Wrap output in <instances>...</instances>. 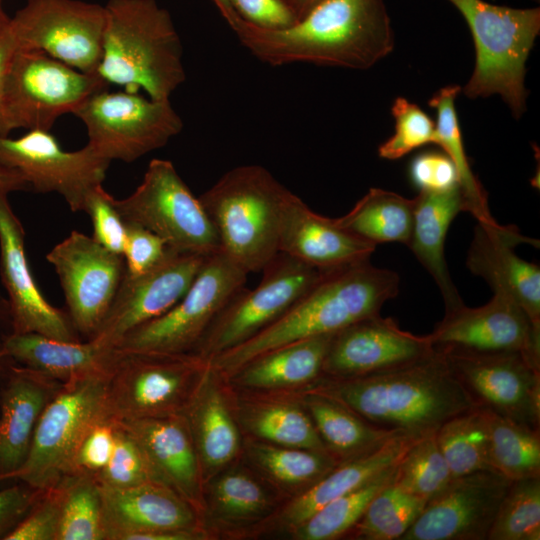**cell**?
<instances>
[{
    "label": "cell",
    "mask_w": 540,
    "mask_h": 540,
    "mask_svg": "<svg viewBox=\"0 0 540 540\" xmlns=\"http://www.w3.org/2000/svg\"><path fill=\"white\" fill-rule=\"evenodd\" d=\"M206 257L170 248L152 270L136 276L125 272L108 313L91 339L117 347L127 333L168 311L189 289Z\"/></svg>",
    "instance_id": "obj_20"
},
{
    "label": "cell",
    "mask_w": 540,
    "mask_h": 540,
    "mask_svg": "<svg viewBox=\"0 0 540 540\" xmlns=\"http://www.w3.org/2000/svg\"><path fill=\"white\" fill-rule=\"evenodd\" d=\"M98 75L127 92L170 100L186 80L183 46L170 13L156 0H109Z\"/></svg>",
    "instance_id": "obj_4"
},
{
    "label": "cell",
    "mask_w": 540,
    "mask_h": 540,
    "mask_svg": "<svg viewBox=\"0 0 540 540\" xmlns=\"http://www.w3.org/2000/svg\"><path fill=\"white\" fill-rule=\"evenodd\" d=\"M327 396L388 431L428 435L451 417L476 407L442 354L356 378L321 376L305 388Z\"/></svg>",
    "instance_id": "obj_2"
},
{
    "label": "cell",
    "mask_w": 540,
    "mask_h": 540,
    "mask_svg": "<svg viewBox=\"0 0 540 540\" xmlns=\"http://www.w3.org/2000/svg\"><path fill=\"white\" fill-rule=\"evenodd\" d=\"M210 362L183 416L199 457L204 482L232 462L240 450L239 430Z\"/></svg>",
    "instance_id": "obj_31"
},
{
    "label": "cell",
    "mask_w": 540,
    "mask_h": 540,
    "mask_svg": "<svg viewBox=\"0 0 540 540\" xmlns=\"http://www.w3.org/2000/svg\"><path fill=\"white\" fill-rule=\"evenodd\" d=\"M248 452L252 462L269 478L280 485L296 487L300 493L339 463L326 452L264 441L250 442Z\"/></svg>",
    "instance_id": "obj_39"
},
{
    "label": "cell",
    "mask_w": 540,
    "mask_h": 540,
    "mask_svg": "<svg viewBox=\"0 0 540 540\" xmlns=\"http://www.w3.org/2000/svg\"><path fill=\"white\" fill-rule=\"evenodd\" d=\"M400 277L369 260L328 270L284 315L242 344L209 359L229 378L257 356L299 340L335 334L380 313L399 293Z\"/></svg>",
    "instance_id": "obj_3"
},
{
    "label": "cell",
    "mask_w": 540,
    "mask_h": 540,
    "mask_svg": "<svg viewBox=\"0 0 540 540\" xmlns=\"http://www.w3.org/2000/svg\"><path fill=\"white\" fill-rule=\"evenodd\" d=\"M94 477L99 485L114 488L146 482L160 483L140 444L119 421H115L111 457L106 466Z\"/></svg>",
    "instance_id": "obj_46"
},
{
    "label": "cell",
    "mask_w": 540,
    "mask_h": 540,
    "mask_svg": "<svg viewBox=\"0 0 540 540\" xmlns=\"http://www.w3.org/2000/svg\"><path fill=\"white\" fill-rule=\"evenodd\" d=\"M58 484L62 502L57 540H105L101 490L95 477L74 473Z\"/></svg>",
    "instance_id": "obj_42"
},
{
    "label": "cell",
    "mask_w": 540,
    "mask_h": 540,
    "mask_svg": "<svg viewBox=\"0 0 540 540\" xmlns=\"http://www.w3.org/2000/svg\"><path fill=\"white\" fill-rule=\"evenodd\" d=\"M74 115L84 123L87 145L96 154L127 163L164 147L184 126L170 100L125 90L94 93Z\"/></svg>",
    "instance_id": "obj_11"
},
{
    "label": "cell",
    "mask_w": 540,
    "mask_h": 540,
    "mask_svg": "<svg viewBox=\"0 0 540 540\" xmlns=\"http://www.w3.org/2000/svg\"><path fill=\"white\" fill-rule=\"evenodd\" d=\"M261 272L254 289L244 285L228 300L192 353L211 359L252 338L284 315L326 271L278 252Z\"/></svg>",
    "instance_id": "obj_13"
},
{
    "label": "cell",
    "mask_w": 540,
    "mask_h": 540,
    "mask_svg": "<svg viewBox=\"0 0 540 540\" xmlns=\"http://www.w3.org/2000/svg\"><path fill=\"white\" fill-rule=\"evenodd\" d=\"M7 196L0 191V273L9 296L11 333L81 341L67 311L52 306L35 283L25 255L24 229Z\"/></svg>",
    "instance_id": "obj_22"
},
{
    "label": "cell",
    "mask_w": 540,
    "mask_h": 540,
    "mask_svg": "<svg viewBox=\"0 0 540 540\" xmlns=\"http://www.w3.org/2000/svg\"><path fill=\"white\" fill-rule=\"evenodd\" d=\"M427 337L437 353L516 351L540 360V326L500 294L480 307L445 311Z\"/></svg>",
    "instance_id": "obj_19"
},
{
    "label": "cell",
    "mask_w": 540,
    "mask_h": 540,
    "mask_svg": "<svg viewBox=\"0 0 540 540\" xmlns=\"http://www.w3.org/2000/svg\"><path fill=\"white\" fill-rule=\"evenodd\" d=\"M100 490L105 540H128L150 531H204L197 510L161 483L124 488L100 485Z\"/></svg>",
    "instance_id": "obj_24"
},
{
    "label": "cell",
    "mask_w": 540,
    "mask_h": 540,
    "mask_svg": "<svg viewBox=\"0 0 540 540\" xmlns=\"http://www.w3.org/2000/svg\"><path fill=\"white\" fill-rule=\"evenodd\" d=\"M217 7L219 13L228 24L230 29L234 32L240 22L243 20L235 12L228 0H211Z\"/></svg>",
    "instance_id": "obj_57"
},
{
    "label": "cell",
    "mask_w": 540,
    "mask_h": 540,
    "mask_svg": "<svg viewBox=\"0 0 540 540\" xmlns=\"http://www.w3.org/2000/svg\"><path fill=\"white\" fill-rule=\"evenodd\" d=\"M289 189L265 167L240 165L198 198L217 234L221 252L249 273L277 255L283 201Z\"/></svg>",
    "instance_id": "obj_5"
},
{
    "label": "cell",
    "mask_w": 540,
    "mask_h": 540,
    "mask_svg": "<svg viewBox=\"0 0 540 540\" xmlns=\"http://www.w3.org/2000/svg\"><path fill=\"white\" fill-rule=\"evenodd\" d=\"M540 539V476L512 480L488 540Z\"/></svg>",
    "instance_id": "obj_43"
},
{
    "label": "cell",
    "mask_w": 540,
    "mask_h": 540,
    "mask_svg": "<svg viewBox=\"0 0 540 540\" xmlns=\"http://www.w3.org/2000/svg\"><path fill=\"white\" fill-rule=\"evenodd\" d=\"M43 491L20 481L0 490V540L20 524Z\"/></svg>",
    "instance_id": "obj_54"
},
{
    "label": "cell",
    "mask_w": 540,
    "mask_h": 540,
    "mask_svg": "<svg viewBox=\"0 0 540 540\" xmlns=\"http://www.w3.org/2000/svg\"><path fill=\"white\" fill-rule=\"evenodd\" d=\"M234 33L253 57L272 67L367 70L395 46L385 0H322L288 28L262 29L242 20Z\"/></svg>",
    "instance_id": "obj_1"
},
{
    "label": "cell",
    "mask_w": 540,
    "mask_h": 540,
    "mask_svg": "<svg viewBox=\"0 0 540 540\" xmlns=\"http://www.w3.org/2000/svg\"><path fill=\"white\" fill-rule=\"evenodd\" d=\"M420 437L422 436L398 433L363 454L339 462L283 509L280 522L287 528H295L330 501L396 466Z\"/></svg>",
    "instance_id": "obj_29"
},
{
    "label": "cell",
    "mask_w": 540,
    "mask_h": 540,
    "mask_svg": "<svg viewBox=\"0 0 540 540\" xmlns=\"http://www.w3.org/2000/svg\"><path fill=\"white\" fill-rule=\"evenodd\" d=\"M376 246L321 216L292 191L280 212L278 250L319 270L328 271L370 259Z\"/></svg>",
    "instance_id": "obj_25"
},
{
    "label": "cell",
    "mask_w": 540,
    "mask_h": 540,
    "mask_svg": "<svg viewBox=\"0 0 540 540\" xmlns=\"http://www.w3.org/2000/svg\"><path fill=\"white\" fill-rule=\"evenodd\" d=\"M395 470L396 466L330 501L293 528V536L299 540L344 538L361 518L376 494L394 480Z\"/></svg>",
    "instance_id": "obj_41"
},
{
    "label": "cell",
    "mask_w": 540,
    "mask_h": 540,
    "mask_svg": "<svg viewBox=\"0 0 540 540\" xmlns=\"http://www.w3.org/2000/svg\"><path fill=\"white\" fill-rule=\"evenodd\" d=\"M63 383L11 361L0 382V483L25 462L39 419Z\"/></svg>",
    "instance_id": "obj_26"
},
{
    "label": "cell",
    "mask_w": 540,
    "mask_h": 540,
    "mask_svg": "<svg viewBox=\"0 0 540 540\" xmlns=\"http://www.w3.org/2000/svg\"><path fill=\"white\" fill-rule=\"evenodd\" d=\"M17 48L15 37L8 23L0 32V105L7 71Z\"/></svg>",
    "instance_id": "obj_55"
},
{
    "label": "cell",
    "mask_w": 540,
    "mask_h": 540,
    "mask_svg": "<svg viewBox=\"0 0 540 540\" xmlns=\"http://www.w3.org/2000/svg\"><path fill=\"white\" fill-rule=\"evenodd\" d=\"M426 502L427 499L408 492L393 480L376 494L344 538L401 540Z\"/></svg>",
    "instance_id": "obj_40"
},
{
    "label": "cell",
    "mask_w": 540,
    "mask_h": 540,
    "mask_svg": "<svg viewBox=\"0 0 540 540\" xmlns=\"http://www.w3.org/2000/svg\"><path fill=\"white\" fill-rule=\"evenodd\" d=\"M531 1L536 2V3H539L540 0H531Z\"/></svg>",
    "instance_id": "obj_60"
},
{
    "label": "cell",
    "mask_w": 540,
    "mask_h": 540,
    "mask_svg": "<svg viewBox=\"0 0 540 540\" xmlns=\"http://www.w3.org/2000/svg\"><path fill=\"white\" fill-rule=\"evenodd\" d=\"M110 163L88 145L65 151L49 131L28 130L19 138L0 136V164L20 173L31 190L60 194L74 212L83 211L87 196L102 185Z\"/></svg>",
    "instance_id": "obj_16"
},
{
    "label": "cell",
    "mask_w": 540,
    "mask_h": 540,
    "mask_svg": "<svg viewBox=\"0 0 540 540\" xmlns=\"http://www.w3.org/2000/svg\"><path fill=\"white\" fill-rule=\"evenodd\" d=\"M245 22L268 30L285 29L297 17L285 0H228Z\"/></svg>",
    "instance_id": "obj_53"
},
{
    "label": "cell",
    "mask_w": 540,
    "mask_h": 540,
    "mask_svg": "<svg viewBox=\"0 0 540 540\" xmlns=\"http://www.w3.org/2000/svg\"><path fill=\"white\" fill-rule=\"evenodd\" d=\"M60 485L45 489L20 524L5 540H57L61 518Z\"/></svg>",
    "instance_id": "obj_49"
},
{
    "label": "cell",
    "mask_w": 540,
    "mask_h": 540,
    "mask_svg": "<svg viewBox=\"0 0 540 540\" xmlns=\"http://www.w3.org/2000/svg\"><path fill=\"white\" fill-rule=\"evenodd\" d=\"M453 478L435 433L420 437L396 465L394 481L425 499L442 490Z\"/></svg>",
    "instance_id": "obj_45"
},
{
    "label": "cell",
    "mask_w": 540,
    "mask_h": 540,
    "mask_svg": "<svg viewBox=\"0 0 540 540\" xmlns=\"http://www.w3.org/2000/svg\"><path fill=\"white\" fill-rule=\"evenodd\" d=\"M300 400L327 452L338 462L363 454L401 433L376 427L319 393L304 390Z\"/></svg>",
    "instance_id": "obj_33"
},
{
    "label": "cell",
    "mask_w": 540,
    "mask_h": 540,
    "mask_svg": "<svg viewBox=\"0 0 540 540\" xmlns=\"http://www.w3.org/2000/svg\"><path fill=\"white\" fill-rule=\"evenodd\" d=\"M108 84L37 50L19 49L10 62L0 105V136L16 129L50 131Z\"/></svg>",
    "instance_id": "obj_7"
},
{
    "label": "cell",
    "mask_w": 540,
    "mask_h": 540,
    "mask_svg": "<svg viewBox=\"0 0 540 540\" xmlns=\"http://www.w3.org/2000/svg\"><path fill=\"white\" fill-rule=\"evenodd\" d=\"M10 18L3 9L2 0H0V32L8 25Z\"/></svg>",
    "instance_id": "obj_59"
},
{
    "label": "cell",
    "mask_w": 540,
    "mask_h": 540,
    "mask_svg": "<svg viewBox=\"0 0 540 540\" xmlns=\"http://www.w3.org/2000/svg\"><path fill=\"white\" fill-rule=\"evenodd\" d=\"M105 7L79 0H28L10 18L17 47L37 50L87 74H98Z\"/></svg>",
    "instance_id": "obj_15"
},
{
    "label": "cell",
    "mask_w": 540,
    "mask_h": 540,
    "mask_svg": "<svg viewBox=\"0 0 540 540\" xmlns=\"http://www.w3.org/2000/svg\"><path fill=\"white\" fill-rule=\"evenodd\" d=\"M511 482L493 470L452 478L427 500L401 540H488Z\"/></svg>",
    "instance_id": "obj_18"
},
{
    "label": "cell",
    "mask_w": 540,
    "mask_h": 540,
    "mask_svg": "<svg viewBox=\"0 0 540 540\" xmlns=\"http://www.w3.org/2000/svg\"><path fill=\"white\" fill-rule=\"evenodd\" d=\"M476 407L540 430V360L525 353H440Z\"/></svg>",
    "instance_id": "obj_14"
},
{
    "label": "cell",
    "mask_w": 540,
    "mask_h": 540,
    "mask_svg": "<svg viewBox=\"0 0 540 540\" xmlns=\"http://www.w3.org/2000/svg\"><path fill=\"white\" fill-rule=\"evenodd\" d=\"M115 420L104 419L95 424L82 440L73 462L74 473L95 476L108 463L114 446Z\"/></svg>",
    "instance_id": "obj_51"
},
{
    "label": "cell",
    "mask_w": 540,
    "mask_h": 540,
    "mask_svg": "<svg viewBox=\"0 0 540 540\" xmlns=\"http://www.w3.org/2000/svg\"><path fill=\"white\" fill-rule=\"evenodd\" d=\"M460 93V85H446L428 101V105L436 111L435 144L441 147L456 169L464 211L470 213L477 222H490L495 219L489 211L487 193L473 173L464 147L455 105Z\"/></svg>",
    "instance_id": "obj_35"
},
{
    "label": "cell",
    "mask_w": 540,
    "mask_h": 540,
    "mask_svg": "<svg viewBox=\"0 0 540 540\" xmlns=\"http://www.w3.org/2000/svg\"><path fill=\"white\" fill-rule=\"evenodd\" d=\"M414 204V198L370 188L348 213L334 221L375 246L387 242L407 245L412 231Z\"/></svg>",
    "instance_id": "obj_34"
},
{
    "label": "cell",
    "mask_w": 540,
    "mask_h": 540,
    "mask_svg": "<svg viewBox=\"0 0 540 540\" xmlns=\"http://www.w3.org/2000/svg\"><path fill=\"white\" fill-rule=\"evenodd\" d=\"M64 292L67 313L78 334L93 338L125 274L123 255L92 237L72 231L46 256Z\"/></svg>",
    "instance_id": "obj_17"
},
{
    "label": "cell",
    "mask_w": 540,
    "mask_h": 540,
    "mask_svg": "<svg viewBox=\"0 0 540 540\" xmlns=\"http://www.w3.org/2000/svg\"><path fill=\"white\" fill-rule=\"evenodd\" d=\"M239 419L261 441L328 453L301 401L269 399L243 402L239 408Z\"/></svg>",
    "instance_id": "obj_36"
},
{
    "label": "cell",
    "mask_w": 540,
    "mask_h": 540,
    "mask_svg": "<svg viewBox=\"0 0 540 540\" xmlns=\"http://www.w3.org/2000/svg\"><path fill=\"white\" fill-rule=\"evenodd\" d=\"M248 273L223 252L206 257L189 289L168 311L127 333L122 351L192 353Z\"/></svg>",
    "instance_id": "obj_10"
},
{
    "label": "cell",
    "mask_w": 540,
    "mask_h": 540,
    "mask_svg": "<svg viewBox=\"0 0 540 540\" xmlns=\"http://www.w3.org/2000/svg\"><path fill=\"white\" fill-rule=\"evenodd\" d=\"M209 507L220 519L241 522L262 517L271 507L262 485L242 471H229L219 476L209 488Z\"/></svg>",
    "instance_id": "obj_44"
},
{
    "label": "cell",
    "mask_w": 540,
    "mask_h": 540,
    "mask_svg": "<svg viewBox=\"0 0 540 540\" xmlns=\"http://www.w3.org/2000/svg\"><path fill=\"white\" fill-rule=\"evenodd\" d=\"M110 375L63 383L36 426L24 464L9 480L45 490L72 474L76 452L88 431L110 418L106 407Z\"/></svg>",
    "instance_id": "obj_9"
},
{
    "label": "cell",
    "mask_w": 540,
    "mask_h": 540,
    "mask_svg": "<svg viewBox=\"0 0 540 540\" xmlns=\"http://www.w3.org/2000/svg\"><path fill=\"white\" fill-rule=\"evenodd\" d=\"M1 340L7 358L62 383L110 375L119 356L116 346L94 339L67 342L37 333H10Z\"/></svg>",
    "instance_id": "obj_28"
},
{
    "label": "cell",
    "mask_w": 540,
    "mask_h": 540,
    "mask_svg": "<svg viewBox=\"0 0 540 540\" xmlns=\"http://www.w3.org/2000/svg\"><path fill=\"white\" fill-rule=\"evenodd\" d=\"M409 179L419 191H444L458 186L456 169L442 151H426L415 156L409 166Z\"/></svg>",
    "instance_id": "obj_52"
},
{
    "label": "cell",
    "mask_w": 540,
    "mask_h": 540,
    "mask_svg": "<svg viewBox=\"0 0 540 540\" xmlns=\"http://www.w3.org/2000/svg\"><path fill=\"white\" fill-rule=\"evenodd\" d=\"M391 114L395 120L394 134L378 147V155L386 160H397L413 150L436 143L435 122L417 104L397 97Z\"/></svg>",
    "instance_id": "obj_47"
},
{
    "label": "cell",
    "mask_w": 540,
    "mask_h": 540,
    "mask_svg": "<svg viewBox=\"0 0 540 540\" xmlns=\"http://www.w3.org/2000/svg\"><path fill=\"white\" fill-rule=\"evenodd\" d=\"M83 211L91 218L92 238L108 250L123 255L126 223L114 204V197L99 185L87 196Z\"/></svg>",
    "instance_id": "obj_48"
},
{
    "label": "cell",
    "mask_w": 540,
    "mask_h": 540,
    "mask_svg": "<svg viewBox=\"0 0 540 540\" xmlns=\"http://www.w3.org/2000/svg\"><path fill=\"white\" fill-rule=\"evenodd\" d=\"M434 352L427 335L402 330L379 314L336 332L330 342L322 376L348 379L395 369Z\"/></svg>",
    "instance_id": "obj_21"
},
{
    "label": "cell",
    "mask_w": 540,
    "mask_h": 540,
    "mask_svg": "<svg viewBox=\"0 0 540 540\" xmlns=\"http://www.w3.org/2000/svg\"><path fill=\"white\" fill-rule=\"evenodd\" d=\"M208 364L195 353L119 350L107 382L108 416L130 421L183 415Z\"/></svg>",
    "instance_id": "obj_8"
},
{
    "label": "cell",
    "mask_w": 540,
    "mask_h": 540,
    "mask_svg": "<svg viewBox=\"0 0 540 540\" xmlns=\"http://www.w3.org/2000/svg\"><path fill=\"white\" fill-rule=\"evenodd\" d=\"M114 204L125 223L152 231L174 250L203 256L221 251L199 198L169 160H151L141 184Z\"/></svg>",
    "instance_id": "obj_12"
},
{
    "label": "cell",
    "mask_w": 540,
    "mask_h": 540,
    "mask_svg": "<svg viewBox=\"0 0 540 540\" xmlns=\"http://www.w3.org/2000/svg\"><path fill=\"white\" fill-rule=\"evenodd\" d=\"M447 1L467 23L475 48L474 69L461 93L471 100L499 95L520 119L527 110L526 63L540 34V8Z\"/></svg>",
    "instance_id": "obj_6"
},
{
    "label": "cell",
    "mask_w": 540,
    "mask_h": 540,
    "mask_svg": "<svg viewBox=\"0 0 540 540\" xmlns=\"http://www.w3.org/2000/svg\"><path fill=\"white\" fill-rule=\"evenodd\" d=\"M299 20L322 0H285Z\"/></svg>",
    "instance_id": "obj_58"
},
{
    "label": "cell",
    "mask_w": 540,
    "mask_h": 540,
    "mask_svg": "<svg viewBox=\"0 0 540 540\" xmlns=\"http://www.w3.org/2000/svg\"><path fill=\"white\" fill-rule=\"evenodd\" d=\"M482 410L493 470L510 480L540 476V430Z\"/></svg>",
    "instance_id": "obj_37"
},
{
    "label": "cell",
    "mask_w": 540,
    "mask_h": 540,
    "mask_svg": "<svg viewBox=\"0 0 540 540\" xmlns=\"http://www.w3.org/2000/svg\"><path fill=\"white\" fill-rule=\"evenodd\" d=\"M119 422L140 444L159 482L174 490L202 515L205 482L184 416Z\"/></svg>",
    "instance_id": "obj_27"
},
{
    "label": "cell",
    "mask_w": 540,
    "mask_h": 540,
    "mask_svg": "<svg viewBox=\"0 0 540 540\" xmlns=\"http://www.w3.org/2000/svg\"><path fill=\"white\" fill-rule=\"evenodd\" d=\"M523 243L539 246L538 240L522 235L515 225L477 222L466 266L484 279L494 294L515 302L540 326V268L516 254V246Z\"/></svg>",
    "instance_id": "obj_23"
},
{
    "label": "cell",
    "mask_w": 540,
    "mask_h": 540,
    "mask_svg": "<svg viewBox=\"0 0 540 540\" xmlns=\"http://www.w3.org/2000/svg\"><path fill=\"white\" fill-rule=\"evenodd\" d=\"M435 436L453 478L493 470L486 418L481 408L474 407L451 417Z\"/></svg>",
    "instance_id": "obj_38"
},
{
    "label": "cell",
    "mask_w": 540,
    "mask_h": 540,
    "mask_svg": "<svg viewBox=\"0 0 540 540\" xmlns=\"http://www.w3.org/2000/svg\"><path fill=\"white\" fill-rule=\"evenodd\" d=\"M333 335L315 336L265 352L228 379L247 389L308 387L322 376Z\"/></svg>",
    "instance_id": "obj_32"
},
{
    "label": "cell",
    "mask_w": 540,
    "mask_h": 540,
    "mask_svg": "<svg viewBox=\"0 0 540 540\" xmlns=\"http://www.w3.org/2000/svg\"><path fill=\"white\" fill-rule=\"evenodd\" d=\"M169 250L165 240L152 231L126 223L123 257L127 274L136 276L152 270L165 259Z\"/></svg>",
    "instance_id": "obj_50"
},
{
    "label": "cell",
    "mask_w": 540,
    "mask_h": 540,
    "mask_svg": "<svg viewBox=\"0 0 540 540\" xmlns=\"http://www.w3.org/2000/svg\"><path fill=\"white\" fill-rule=\"evenodd\" d=\"M23 190H31L24 177L16 170L0 164V191L10 193Z\"/></svg>",
    "instance_id": "obj_56"
},
{
    "label": "cell",
    "mask_w": 540,
    "mask_h": 540,
    "mask_svg": "<svg viewBox=\"0 0 540 540\" xmlns=\"http://www.w3.org/2000/svg\"><path fill=\"white\" fill-rule=\"evenodd\" d=\"M414 200L412 231L406 246L435 281L445 311L457 308L464 302L449 273L444 246L452 221L464 211L459 186L444 191H419Z\"/></svg>",
    "instance_id": "obj_30"
}]
</instances>
